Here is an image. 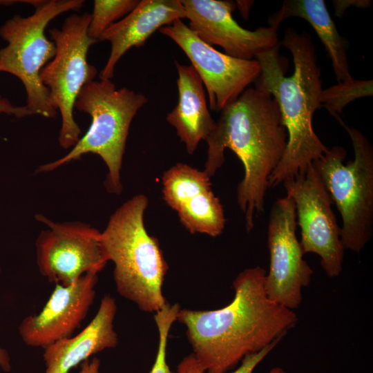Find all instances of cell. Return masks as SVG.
Returning a JSON list of instances; mask_svg holds the SVG:
<instances>
[{"instance_id": "obj_1", "label": "cell", "mask_w": 373, "mask_h": 373, "mask_svg": "<svg viewBox=\"0 0 373 373\" xmlns=\"http://www.w3.org/2000/svg\"><path fill=\"white\" fill-rule=\"evenodd\" d=\"M266 271L245 269L233 282L235 295L216 310L180 309L193 354L204 373H228L247 356L281 340L294 327V310L271 300L265 290Z\"/></svg>"}, {"instance_id": "obj_2", "label": "cell", "mask_w": 373, "mask_h": 373, "mask_svg": "<svg viewBox=\"0 0 373 373\" xmlns=\"http://www.w3.org/2000/svg\"><path fill=\"white\" fill-rule=\"evenodd\" d=\"M246 88L221 111L206 140L204 171L212 177L225 161L224 150H231L244 167L237 186V204L245 215L248 233L265 207L269 178L286 149L287 133L275 98L260 84Z\"/></svg>"}, {"instance_id": "obj_3", "label": "cell", "mask_w": 373, "mask_h": 373, "mask_svg": "<svg viewBox=\"0 0 373 373\" xmlns=\"http://www.w3.org/2000/svg\"><path fill=\"white\" fill-rule=\"evenodd\" d=\"M281 44L289 49L294 71L285 75V70L278 53L279 44L258 54L261 73L255 81L276 100L287 133V144L279 164L269 178V187L305 173L320 159L328 148L314 131L312 116L321 107L323 90L321 68L311 35L288 28Z\"/></svg>"}, {"instance_id": "obj_4", "label": "cell", "mask_w": 373, "mask_h": 373, "mask_svg": "<svg viewBox=\"0 0 373 373\" xmlns=\"http://www.w3.org/2000/svg\"><path fill=\"white\" fill-rule=\"evenodd\" d=\"M148 204L144 194L124 202L111 216L101 240L107 260L114 264L118 294L140 310L155 313L166 303L162 287L169 266L158 240L145 227Z\"/></svg>"}, {"instance_id": "obj_5", "label": "cell", "mask_w": 373, "mask_h": 373, "mask_svg": "<svg viewBox=\"0 0 373 373\" xmlns=\"http://www.w3.org/2000/svg\"><path fill=\"white\" fill-rule=\"evenodd\" d=\"M148 99L127 88L117 89L111 79H99L86 84L75 104L88 114L91 123L85 135L69 152L53 162L40 165L36 173L52 171L84 155H99L108 168L104 186L111 193L122 191L121 170L131 122Z\"/></svg>"}, {"instance_id": "obj_6", "label": "cell", "mask_w": 373, "mask_h": 373, "mask_svg": "<svg viewBox=\"0 0 373 373\" xmlns=\"http://www.w3.org/2000/svg\"><path fill=\"white\" fill-rule=\"evenodd\" d=\"M354 158L344 164L346 151L334 146L313 162L342 219L345 249L360 253L371 239L373 225V149L365 135L344 122Z\"/></svg>"}, {"instance_id": "obj_7", "label": "cell", "mask_w": 373, "mask_h": 373, "mask_svg": "<svg viewBox=\"0 0 373 373\" xmlns=\"http://www.w3.org/2000/svg\"><path fill=\"white\" fill-rule=\"evenodd\" d=\"M83 0H49L35 8L31 15H15L0 27V37L7 45L0 49V73L17 77L26 92V106L32 115L54 118L57 111L49 91L40 79L42 68L55 55L56 46L45 35V29L56 17L77 10Z\"/></svg>"}, {"instance_id": "obj_8", "label": "cell", "mask_w": 373, "mask_h": 373, "mask_svg": "<svg viewBox=\"0 0 373 373\" xmlns=\"http://www.w3.org/2000/svg\"><path fill=\"white\" fill-rule=\"evenodd\" d=\"M90 17L88 12L73 14L60 28L49 30L56 53L40 73V79L61 115L58 141L64 149H71L81 138L82 131L73 115L75 101L82 88L97 73L87 60L90 47L97 42L88 35Z\"/></svg>"}, {"instance_id": "obj_9", "label": "cell", "mask_w": 373, "mask_h": 373, "mask_svg": "<svg viewBox=\"0 0 373 373\" xmlns=\"http://www.w3.org/2000/svg\"><path fill=\"white\" fill-rule=\"evenodd\" d=\"M45 224L35 241L36 262L40 274L51 283L68 286L86 274H98L108 260L101 231L80 222H57L37 214Z\"/></svg>"}, {"instance_id": "obj_10", "label": "cell", "mask_w": 373, "mask_h": 373, "mask_svg": "<svg viewBox=\"0 0 373 373\" xmlns=\"http://www.w3.org/2000/svg\"><path fill=\"white\" fill-rule=\"evenodd\" d=\"M283 184L287 196L295 204L304 254H317L325 274L331 278L338 276L343 269L345 248L332 209L333 201L316 169L312 163L305 173Z\"/></svg>"}, {"instance_id": "obj_11", "label": "cell", "mask_w": 373, "mask_h": 373, "mask_svg": "<svg viewBox=\"0 0 373 373\" xmlns=\"http://www.w3.org/2000/svg\"><path fill=\"white\" fill-rule=\"evenodd\" d=\"M296 227L294 201L287 195L278 198L273 204L269 217L267 246L270 263L264 287L271 300L291 310L300 306L302 288L309 285L313 274V270L303 259Z\"/></svg>"}, {"instance_id": "obj_12", "label": "cell", "mask_w": 373, "mask_h": 373, "mask_svg": "<svg viewBox=\"0 0 373 373\" xmlns=\"http://www.w3.org/2000/svg\"><path fill=\"white\" fill-rule=\"evenodd\" d=\"M159 30L189 59L207 91L212 111H221L234 102L260 75L256 59H238L217 50L201 40L182 19Z\"/></svg>"}, {"instance_id": "obj_13", "label": "cell", "mask_w": 373, "mask_h": 373, "mask_svg": "<svg viewBox=\"0 0 373 373\" xmlns=\"http://www.w3.org/2000/svg\"><path fill=\"white\" fill-rule=\"evenodd\" d=\"M180 1L189 20V28L201 40L222 47L229 56L254 59L258 54L278 45V28L269 26L249 30L241 27L232 17L236 8L232 1Z\"/></svg>"}, {"instance_id": "obj_14", "label": "cell", "mask_w": 373, "mask_h": 373, "mask_svg": "<svg viewBox=\"0 0 373 373\" xmlns=\"http://www.w3.org/2000/svg\"><path fill=\"white\" fill-rule=\"evenodd\" d=\"M210 179L204 171L177 163L162 175V195L188 231L215 238L224 231L226 218Z\"/></svg>"}, {"instance_id": "obj_15", "label": "cell", "mask_w": 373, "mask_h": 373, "mask_svg": "<svg viewBox=\"0 0 373 373\" xmlns=\"http://www.w3.org/2000/svg\"><path fill=\"white\" fill-rule=\"evenodd\" d=\"M97 281V274H86L70 285L56 284L42 309L21 321L19 332L23 343L45 348L71 336L93 303Z\"/></svg>"}, {"instance_id": "obj_16", "label": "cell", "mask_w": 373, "mask_h": 373, "mask_svg": "<svg viewBox=\"0 0 373 373\" xmlns=\"http://www.w3.org/2000/svg\"><path fill=\"white\" fill-rule=\"evenodd\" d=\"M186 18L180 0H142L126 17L112 24L98 41L111 43L108 59L99 79H111L118 61L131 48L142 46L156 30Z\"/></svg>"}, {"instance_id": "obj_17", "label": "cell", "mask_w": 373, "mask_h": 373, "mask_svg": "<svg viewBox=\"0 0 373 373\" xmlns=\"http://www.w3.org/2000/svg\"><path fill=\"white\" fill-rule=\"evenodd\" d=\"M116 312L115 298L104 296L95 316L80 332L44 348L45 373H68L92 355L115 347L118 343L113 323Z\"/></svg>"}, {"instance_id": "obj_18", "label": "cell", "mask_w": 373, "mask_h": 373, "mask_svg": "<svg viewBox=\"0 0 373 373\" xmlns=\"http://www.w3.org/2000/svg\"><path fill=\"white\" fill-rule=\"evenodd\" d=\"M178 78V102L167 115L166 121L173 126L187 153L192 155L199 143L213 131L216 122L207 105L203 83L191 66L175 61Z\"/></svg>"}, {"instance_id": "obj_19", "label": "cell", "mask_w": 373, "mask_h": 373, "mask_svg": "<svg viewBox=\"0 0 373 373\" xmlns=\"http://www.w3.org/2000/svg\"><path fill=\"white\" fill-rule=\"evenodd\" d=\"M299 17L314 28L327 50L338 83L352 78L350 73L345 43L330 17L323 0H285L268 19L270 26L278 28L285 19Z\"/></svg>"}, {"instance_id": "obj_20", "label": "cell", "mask_w": 373, "mask_h": 373, "mask_svg": "<svg viewBox=\"0 0 373 373\" xmlns=\"http://www.w3.org/2000/svg\"><path fill=\"white\" fill-rule=\"evenodd\" d=\"M372 80H358L352 77L323 89L320 98L321 106L341 123L343 121L341 115L346 105L356 99L372 96Z\"/></svg>"}, {"instance_id": "obj_21", "label": "cell", "mask_w": 373, "mask_h": 373, "mask_svg": "<svg viewBox=\"0 0 373 373\" xmlns=\"http://www.w3.org/2000/svg\"><path fill=\"white\" fill-rule=\"evenodd\" d=\"M139 2L138 0H95L88 28V37L97 42L107 28L129 14Z\"/></svg>"}, {"instance_id": "obj_22", "label": "cell", "mask_w": 373, "mask_h": 373, "mask_svg": "<svg viewBox=\"0 0 373 373\" xmlns=\"http://www.w3.org/2000/svg\"><path fill=\"white\" fill-rule=\"evenodd\" d=\"M180 309L178 303L165 305L154 314V320L158 331V347L154 364L149 373H173L166 362L167 341L170 329L177 321Z\"/></svg>"}, {"instance_id": "obj_23", "label": "cell", "mask_w": 373, "mask_h": 373, "mask_svg": "<svg viewBox=\"0 0 373 373\" xmlns=\"http://www.w3.org/2000/svg\"><path fill=\"white\" fill-rule=\"evenodd\" d=\"M280 340H277L266 346L260 351L248 355L241 361L240 365L235 370L230 373H253L258 364L269 354V352L277 345ZM176 373H204L199 365L193 353L185 356L177 366ZM269 373H285L279 367L271 369Z\"/></svg>"}, {"instance_id": "obj_24", "label": "cell", "mask_w": 373, "mask_h": 373, "mask_svg": "<svg viewBox=\"0 0 373 373\" xmlns=\"http://www.w3.org/2000/svg\"><path fill=\"white\" fill-rule=\"evenodd\" d=\"M1 113L13 115L17 118L32 115L26 105L23 106H15L0 95V114Z\"/></svg>"}, {"instance_id": "obj_25", "label": "cell", "mask_w": 373, "mask_h": 373, "mask_svg": "<svg viewBox=\"0 0 373 373\" xmlns=\"http://www.w3.org/2000/svg\"><path fill=\"white\" fill-rule=\"evenodd\" d=\"M371 2L369 0H336L332 1L335 8V15L338 17H341L350 6L366 8L370 6Z\"/></svg>"}, {"instance_id": "obj_26", "label": "cell", "mask_w": 373, "mask_h": 373, "mask_svg": "<svg viewBox=\"0 0 373 373\" xmlns=\"http://www.w3.org/2000/svg\"><path fill=\"white\" fill-rule=\"evenodd\" d=\"M99 367L100 361L97 358H93L84 362L79 373H99Z\"/></svg>"}, {"instance_id": "obj_27", "label": "cell", "mask_w": 373, "mask_h": 373, "mask_svg": "<svg viewBox=\"0 0 373 373\" xmlns=\"http://www.w3.org/2000/svg\"><path fill=\"white\" fill-rule=\"evenodd\" d=\"M253 3V1H236V6H237L241 15L245 20L248 19L249 10Z\"/></svg>"}, {"instance_id": "obj_28", "label": "cell", "mask_w": 373, "mask_h": 373, "mask_svg": "<svg viewBox=\"0 0 373 373\" xmlns=\"http://www.w3.org/2000/svg\"><path fill=\"white\" fill-rule=\"evenodd\" d=\"M0 367L6 372L10 371L11 368L9 355L8 352L1 347H0Z\"/></svg>"}]
</instances>
